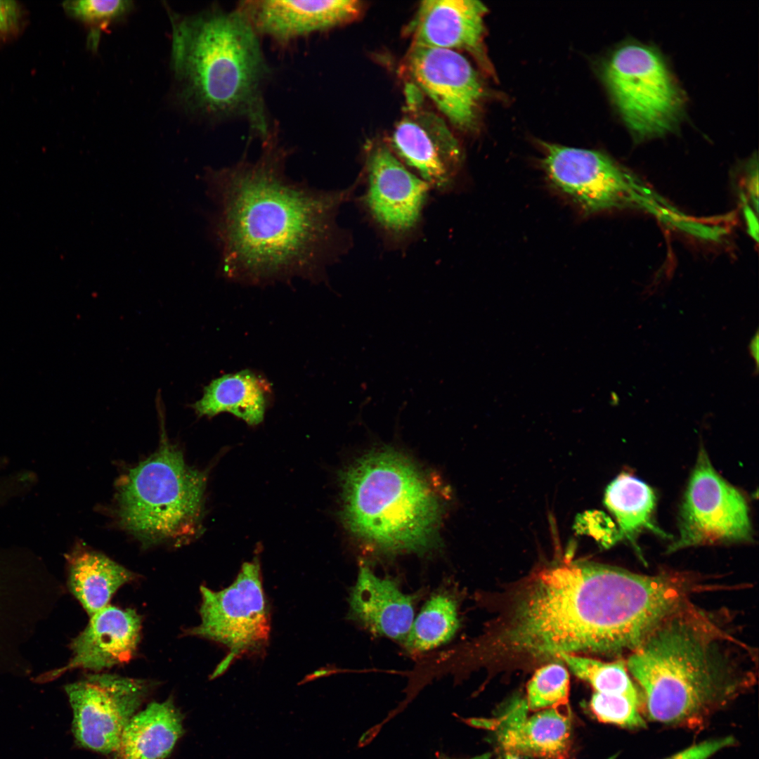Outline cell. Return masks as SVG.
Returning a JSON list of instances; mask_svg holds the SVG:
<instances>
[{
    "label": "cell",
    "instance_id": "1",
    "mask_svg": "<svg viewBox=\"0 0 759 759\" xmlns=\"http://www.w3.org/2000/svg\"><path fill=\"white\" fill-rule=\"evenodd\" d=\"M685 595L675 572L645 575L569 560L545 566L511 593L484 641L483 658L500 665L630 652Z\"/></svg>",
    "mask_w": 759,
    "mask_h": 759
},
{
    "label": "cell",
    "instance_id": "2",
    "mask_svg": "<svg viewBox=\"0 0 759 759\" xmlns=\"http://www.w3.org/2000/svg\"><path fill=\"white\" fill-rule=\"evenodd\" d=\"M254 162L209 174L214 233L226 277L259 283L319 276L330 256L335 216L348 191L317 190L285 173L288 152L275 136Z\"/></svg>",
    "mask_w": 759,
    "mask_h": 759
},
{
    "label": "cell",
    "instance_id": "3",
    "mask_svg": "<svg viewBox=\"0 0 759 759\" xmlns=\"http://www.w3.org/2000/svg\"><path fill=\"white\" fill-rule=\"evenodd\" d=\"M728 630L689 600L630 652L627 669L651 720H696L753 680V651Z\"/></svg>",
    "mask_w": 759,
    "mask_h": 759
},
{
    "label": "cell",
    "instance_id": "4",
    "mask_svg": "<svg viewBox=\"0 0 759 759\" xmlns=\"http://www.w3.org/2000/svg\"><path fill=\"white\" fill-rule=\"evenodd\" d=\"M168 12L171 67L184 104L218 119L245 118L267 141L271 134L263 92L270 70L249 23L237 10L190 16Z\"/></svg>",
    "mask_w": 759,
    "mask_h": 759
},
{
    "label": "cell",
    "instance_id": "5",
    "mask_svg": "<svg viewBox=\"0 0 759 759\" xmlns=\"http://www.w3.org/2000/svg\"><path fill=\"white\" fill-rule=\"evenodd\" d=\"M345 524L383 549L427 548L439 515V503L412 463L381 450L356 462L342 476Z\"/></svg>",
    "mask_w": 759,
    "mask_h": 759
},
{
    "label": "cell",
    "instance_id": "6",
    "mask_svg": "<svg viewBox=\"0 0 759 759\" xmlns=\"http://www.w3.org/2000/svg\"><path fill=\"white\" fill-rule=\"evenodd\" d=\"M162 436L158 450L117 484L118 522L145 547L181 545L202 530L206 476Z\"/></svg>",
    "mask_w": 759,
    "mask_h": 759
},
{
    "label": "cell",
    "instance_id": "7",
    "mask_svg": "<svg viewBox=\"0 0 759 759\" xmlns=\"http://www.w3.org/2000/svg\"><path fill=\"white\" fill-rule=\"evenodd\" d=\"M541 165L550 185L585 214L634 208L684 231L690 217L630 170L599 151L544 143Z\"/></svg>",
    "mask_w": 759,
    "mask_h": 759
},
{
    "label": "cell",
    "instance_id": "8",
    "mask_svg": "<svg viewBox=\"0 0 759 759\" xmlns=\"http://www.w3.org/2000/svg\"><path fill=\"white\" fill-rule=\"evenodd\" d=\"M602 78L636 141L664 135L679 124L685 98L656 47L623 42L605 61Z\"/></svg>",
    "mask_w": 759,
    "mask_h": 759
},
{
    "label": "cell",
    "instance_id": "9",
    "mask_svg": "<svg viewBox=\"0 0 759 759\" xmlns=\"http://www.w3.org/2000/svg\"><path fill=\"white\" fill-rule=\"evenodd\" d=\"M200 593V623L185 634L226 648L228 653L211 675L214 679L235 660L264 652L268 645L271 618L258 557L244 563L227 588L214 591L202 585Z\"/></svg>",
    "mask_w": 759,
    "mask_h": 759
},
{
    "label": "cell",
    "instance_id": "10",
    "mask_svg": "<svg viewBox=\"0 0 759 759\" xmlns=\"http://www.w3.org/2000/svg\"><path fill=\"white\" fill-rule=\"evenodd\" d=\"M679 537L668 547L744 543L752 540L748 506L742 493L713 468L700 450L680 509Z\"/></svg>",
    "mask_w": 759,
    "mask_h": 759
},
{
    "label": "cell",
    "instance_id": "11",
    "mask_svg": "<svg viewBox=\"0 0 759 759\" xmlns=\"http://www.w3.org/2000/svg\"><path fill=\"white\" fill-rule=\"evenodd\" d=\"M153 687L150 680L99 673L67 685L77 744L100 753H115L124 728Z\"/></svg>",
    "mask_w": 759,
    "mask_h": 759
},
{
    "label": "cell",
    "instance_id": "12",
    "mask_svg": "<svg viewBox=\"0 0 759 759\" xmlns=\"http://www.w3.org/2000/svg\"><path fill=\"white\" fill-rule=\"evenodd\" d=\"M406 64L417 86L453 125L465 131L474 126L484 89L465 57L453 50L413 44Z\"/></svg>",
    "mask_w": 759,
    "mask_h": 759
},
{
    "label": "cell",
    "instance_id": "13",
    "mask_svg": "<svg viewBox=\"0 0 759 759\" xmlns=\"http://www.w3.org/2000/svg\"><path fill=\"white\" fill-rule=\"evenodd\" d=\"M392 151L431 188L446 189L458 175L462 152L445 121L437 114L410 102L408 111L390 141Z\"/></svg>",
    "mask_w": 759,
    "mask_h": 759
},
{
    "label": "cell",
    "instance_id": "14",
    "mask_svg": "<svg viewBox=\"0 0 759 759\" xmlns=\"http://www.w3.org/2000/svg\"><path fill=\"white\" fill-rule=\"evenodd\" d=\"M366 205L385 230L404 233L417 223L431 186L408 169L384 143L372 144L366 156Z\"/></svg>",
    "mask_w": 759,
    "mask_h": 759
},
{
    "label": "cell",
    "instance_id": "15",
    "mask_svg": "<svg viewBox=\"0 0 759 759\" xmlns=\"http://www.w3.org/2000/svg\"><path fill=\"white\" fill-rule=\"evenodd\" d=\"M529 712L526 698L517 694L496 717L473 722L494 731L505 753L536 759L567 758L571 744L569 713L559 708Z\"/></svg>",
    "mask_w": 759,
    "mask_h": 759
},
{
    "label": "cell",
    "instance_id": "16",
    "mask_svg": "<svg viewBox=\"0 0 759 759\" xmlns=\"http://www.w3.org/2000/svg\"><path fill=\"white\" fill-rule=\"evenodd\" d=\"M363 9L356 0H253L240 2L236 8L258 35L279 43L350 22Z\"/></svg>",
    "mask_w": 759,
    "mask_h": 759
},
{
    "label": "cell",
    "instance_id": "17",
    "mask_svg": "<svg viewBox=\"0 0 759 759\" xmlns=\"http://www.w3.org/2000/svg\"><path fill=\"white\" fill-rule=\"evenodd\" d=\"M141 623L134 609L108 604L90 616L84 630L72 642L71 659L53 675L77 668L98 673L128 663L139 643Z\"/></svg>",
    "mask_w": 759,
    "mask_h": 759
},
{
    "label": "cell",
    "instance_id": "18",
    "mask_svg": "<svg viewBox=\"0 0 759 759\" xmlns=\"http://www.w3.org/2000/svg\"><path fill=\"white\" fill-rule=\"evenodd\" d=\"M486 6L475 0L422 1L408 28L413 45L466 49L483 57Z\"/></svg>",
    "mask_w": 759,
    "mask_h": 759
},
{
    "label": "cell",
    "instance_id": "19",
    "mask_svg": "<svg viewBox=\"0 0 759 759\" xmlns=\"http://www.w3.org/2000/svg\"><path fill=\"white\" fill-rule=\"evenodd\" d=\"M414 599L394 580L361 566L349 595V618L373 633L403 641L414 621Z\"/></svg>",
    "mask_w": 759,
    "mask_h": 759
},
{
    "label": "cell",
    "instance_id": "20",
    "mask_svg": "<svg viewBox=\"0 0 759 759\" xmlns=\"http://www.w3.org/2000/svg\"><path fill=\"white\" fill-rule=\"evenodd\" d=\"M183 732V716L172 698L152 702L126 724L115 753L119 759H164Z\"/></svg>",
    "mask_w": 759,
    "mask_h": 759
},
{
    "label": "cell",
    "instance_id": "21",
    "mask_svg": "<svg viewBox=\"0 0 759 759\" xmlns=\"http://www.w3.org/2000/svg\"><path fill=\"white\" fill-rule=\"evenodd\" d=\"M138 576L103 553L79 546L69 557L68 584L89 615L109 604L117 590Z\"/></svg>",
    "mask_w": 759,
    "mask_h": 759
},
{
    "label": "cell",
    "instance_id": "22",
    "mask_svg": "<svg viewBox=\"0 0 759 759\" xmlns=\"http://www.w3.org/2000/svg\"><path fill=\"white\" fill-rule=\"evenodd\" d=\"M266 396L263 381L245 370L212 380L205 387L202 397L191 408L200 417H213L227 412L249 425H257L264 420Z\"/></svg>",
    "mask_w": 759,
    "mask_h": 759
},
{
    "label": "cell",
    "instance_id": "23",
    "mask_svg": "<svg viewBox=\"0 0 759 759\" xmlns=\"http://www.w3.org/2000/svg\"><path fill=\"white\" fill-rule=\"evenodd\" d=\"M604 502L617 520L619 536L628 540L637 552L636 538L640 533L650 531L667 536L654 521L656 495L642 481L628 474L619 475L608 486Z\"/></svg>",
    "mask_w": 759,
    "mask_h": 759
},
{
    "label": "cell",
    "instance_id": "24",
    "mask_svg": "<svg viewBox=\"0 0 759 759\" xmlns=\"http://www.w3.org/2000/svg\"><path fill=\"white\" fill-rule=\"evenodd\" d=\"M459 627L456 600L448 592H437L414 619L405 647L410 652L429 651L449 641Z\"/></svg>",
    "mask_w": 759,
    "mask_h": 759
},
{
    "label": "cell",
    "instance_id": "25",
    "mask_svg": "<svg viewBox=\"0 0 759 759\" xmlns=\"http://www.w3.org/2000/svg\"><path fill=\"white\" fill-rule=\"evenodd\" d=\"M560 659L577 677L589 683L595 692L628 696L640 702V694L627 669L626 662H604L578 654H562Z\"/></svg>",
    "mask_w": 759,
    "mask_h": 759
},
{
    "label": "cell",
    "instance_id": "26",
    "mask_svg": "<svg viewBox=\"0 0 759 759\" xmlns=\"http://www.w3.org/2000/svg\"><path fill=\"white\" fill-rule=\"evenodd\" d=\"M569 675L558 662L545 665L536 671L526 687V701L530 711L559 708L569 701Z\"/></svg>",
    "mask_w": 759,
    "mask_h": 759
},
{
    "label": "cell",
    "instance_id": "27",
    "mask_svg": "<svg viewBox=\"0 0 759 759\" xmlns=\"http://www.w3.org/2000/svg\"><path fill=\"white\" fill-rule=\"evenodd\" d=\"M69 15L84 22L89 29L88 45L97 49L102 31L126 16L133 8L131 1H70L63 4Z\"/></svg>",
    "mask_w": 759,
    "mask_h": 759
},
{
    "label": "cell",
    "instance_id": "28",
    "mask_svg": "<svg viewBox=\"0 0 759 759\" xmlns=\"http://www.w3.org/2000/svg\"><path fill=\"white\" fill-rule=\"evenodd\" d=\"M640 702L628 696L595 692L590 701L592 713L601 722L629 729L644 728Z\"/></svg>",
    "mask_w": 759,
    "mask_h": 759
},
{
    "label": "cell",
    "instance_id": "29",
    "mask_svg": "<svg viewBox=\"0 0 759 759\" xmlns=\"http://www.w3.org/2000/svg\"><path fill=\"white\" fill-rule=\"evenodd\" d=\"M736 742L733 737L708 739L692 745L666 759H708L718 751L732 746Z\"/></svg>",
    "mask_w": 759,
    "mask_h": 759
},
{
    "label": "cell",
    "instance_id": "30",
    "mask_svg": "<svg viewBox=\"0 0 759 759\" xmlns=\"http://www.w3.org/2000/svg\"><path fill=\"white\" fill-rule=\"evenodd\" d=\"M20 18L19 6L13 1H0V39L17 27Z\"/></svg>",
    "mask_w": 759,
    "mask_h": 759
},
{
    "label": "cell",
    "instance_id": "31",
    "mask_svg": "<svg viewBox=\"0 0 759 759\" xmlns=\"http://www.w3.org/2000/svg\"><path fill=\"white\" fill-rule=\"evenodd\" d=\"M748 351H749L750 355L751 356V357L753 358V360L755 362V367H756L755 372H758V331L755 332V335L753 336V337L752 338V339L751 340V342L749 343Z\"/></svg>",
    "mask_w": 759,
    "mask_h": 759
},
{
    "label": "cell",
    "instance_id": "32",
    "mask_svg": "<svg viewBox=\"0 0 759 759\" xmlns=\"http://www.w3.org/2000/svg\"><path fill=\"white\" fill-rule=\"evenodd\" d=\"M491 753H483V754L474 756V757H473L472 758H469V759H491Z\"/></svg>",
    "mask_w": 759,
    "mask_h": 759
},
{
    "label": "cell",
    "instance_id": "33",
    "mask_svg": "<svg viewBox=\"0 0 759 759\" xmlns=\"http://www.w3.org/2000/svg\"><path fill=\"white\" fill-rule=\"evenodd\" d=\"M505 759H520V758H519V756H517L516 755L509 753H505Z\"/></svg>",
    "mask_w": 759,
    "mask_h": 759
},
{
    "label": "cell",
    "instance_id": "34",
    "mask_svg": "<svg viewBox=\"0 0 759 759\" xmlns=\"http://www.w3.org/2000/svg\"><path fill=\"white\" fill-rule=\"evenodd\" d=\"M616 757H617V754H616V755H614L611 756L610 758H607V759H616Z\"/></svg>",
    "mask_w": 759,
    "mask_h": 759
}]
</instances>
